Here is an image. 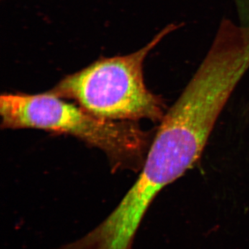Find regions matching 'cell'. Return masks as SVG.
Masks as SVG:
<instances>
[{"instance_id":"obj_3","label":"cell","mask_w":249,"mask_h":249,"mask_svg":"<svg viewBox=\"0 0 249 249\" xmlns=\"http://www.w3.org/2000/svg\"><path fill=\"white\" fill-rule=\"evenodd\" d=\"M1 127L70 134L103 150L113 167L132 168L142 158L147 137L132 121H108L54 93H5L0 98Z\"/></svg>"},{"instance_id":"obj_1","label":"cell","mask_w":249,"mask_h":249,"mask_svg":"<svg viewBox=\"0 0 249 249\" xmlns=\"http://www.w3.org/2000/svg\"><path fill=\"white\" fill-rule=\"evenodd\" d=\"M249 60L235 49L213 46L182 94L160 121L142 173L130 190L152 203L200 158L223 108Z\"/></svg>"},{"instance_id":"obj_2","label":"cell","mask_w":249,"mask_h":249,"mask_svg":"<svg viewBox=\"0 0 249 249\" xmlns=\"http://www.w3.org/2000/svg\"><path fill=\"white\" fill-rule=\"evenodd\" d=\"M178 27L169 24L134 53L98 59L65 77L51 92L74 100L85 110L106 120L161 121L165 106L160 96L147 89L143 63L152 49Z\"/></svg>"}]
</instances>
